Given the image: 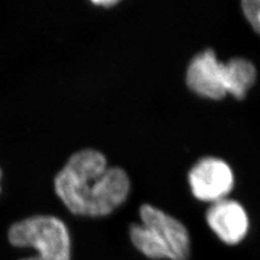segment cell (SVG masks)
I'll use <instances>...</instances> for the list:
<instances>
[{
	"label": "cell",
	"mask_w": 260,
	"mask_h": 260,
	"mask_svg": "<svg viewBox=\"0 0 260 260\" xmlns=\"http://www.w3.org/2000/svg\"><path fill=\"white\" fill-rule=\"evenodd\" d=\"M186 85L207 99H223L228 94L226 64L218 60L213 49H205L191 60L186 70Z\"/></svg>",
	"instance_id": "5b68a950"
},
{
	"label": "cell",
	"mask_w": 260,
	"mask_h": 260,
	"mask_svg": "<svg viewBox=\"0 0 260 260\" xmlns=\"http://www.w3.org/2000/svg\"><path fill=\"white\" fill-rule=\"evenodd\" d=\"M54 189L73 214L101 217L126 201L130 180L123 168L110 167L100 151L84 149L73 154L55 176Z\"/></svg>",
	"instance_id": "6da1fadb"
},
{
	"label": "cell",
	"mask_w": 260,
	"mask_h": 260,
	"mask_svg": "<svg viewBox=\"0 0 260 260\" xmlns=\"http://www.w3.org/2000/svg\"><path fill=\"white\" fill-rule=\"evenodd\" d=\"M225 64L228 71V94H231L238 100H243L256 81L257 71L255 65L241 56L232 58Z\"/></svg>",
	"instance_id": "52a82bcc"
},
{
	"label": "cell",
	"mask_w": 260,
	"mask_h": 260,
	"mask_svg": "<svg viewBox=\"0 0 260 260\" xmlns=\"http://www.w3.org/2000/svg\"><path fill=\"white\" fill-rule=\"evenodd\" d=\"M206 221L217 237L228 245H237L246 237L248 216L239 202L223 199L213 203L206 213Z\"/></svg>",
	"instance_id": "8992f818"
},
{
	"label": "cell",
	"mask_w": 260,
	"mask_h": 260,
	"mask_svg": "<svg viewBox=\"0 0 260 260\" xmlns=\"http://www.w3.org/2000/svg\"><path fill=\"white\" fill-rule=\"evenodd\" d=\"M93 4H96L99 6H104V7H111V6H114L115 4H117L116 0H103V2H99V0H96V2H92Z\"/></svg>",
	"instance_id": "9c48e42d"
},
{
	"label": "cell",
	"mask_w": 260,
	"mask_h": 260,
	"mask_svg": "<svg viewBox=\"0 0 260 260\" xmlns=\"http://www.w3.org/2000/svg\"><path fill=\"white\" fill-rule=\"evenodd\" d=\"M189 183L195 198L213 204L225 199L232 191L234 176L231 167L224 160L204 157L191 168Z\"/></svg>",
	"instance_id": "277c9868"
},
{
	"label": "cell",
	"mask_w": 260,
	"mask_h": 260,
	"mask_svg": "<svg viewBox=\"0 0 260 260\" xmlns=\"http://www.w3.org/2000/svg\"><path fill=\"white\" fill-rule=\"evenodd\" d=\"M141 223H133L129 233L135 247L145 257L160 260H188L190 234L185 225L150 204L140 207Z\"/></svg>",
	"instance_id": "7a4b0ae2"
},
{
	"label": "cell",
	"mask_w": 260,
	"mask_h": 260,
	"mask_svg": "<svg viewBox=\"0 0 260 260\" xmlns=\"http://www.w3.org/2000/svg\"><path fill=\"white\" fill-rule=\"evenodd\" d=\"M0 178H2V170H0Z\"/></svg>",
	"instance_id": "30bf717a"
},
{
	"label": "cell",
	"mask_w": 260,
	"mask_h": 260,
	"mask_svg": "<svg viewBox=\"0 0 260 260\" xmlns=\"http://www.w3.org/2000/svg\"><path fill=\"white\" fill-rule=\"evenodd\" d=\"M242 9L251 27L260 35V0H244Z\"/></svg>",
	"instance_id": "ba28073f"
},
{
	"label": "cell",
	"mask_w": 260,
	"mask_h": 260,
	"mask_svg": "<svg viewBox=\"0 0 260 260\" xmlns=\"http://www.w3.org/2000/svg\"><path fill=\"white\" fill-rule=\"evenodd\" d=\"M8 239L15 247H31L36 256L21 260H71V238L67 225L54 216H31L13 223Z\"/></svg>",
	"instance_id": "3957f363"
}]
</instances>
